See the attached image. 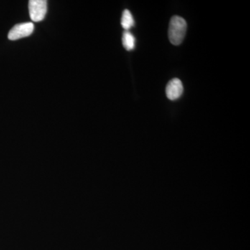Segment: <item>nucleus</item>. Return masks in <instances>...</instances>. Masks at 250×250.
Segmentation results:
<instances>
[{
  "label": "nucleus",
  "mask_w": 250,
  "mask_h": 250,
  "mask_svg": "<svg viewBox=\"0 0 250 250\" xmlns=\"http://www.w3.org/2000/svg\"><path fill=\"white\" fill-rule=\"evenodd\" d=\"M34 30V25L32 22L16 24L9 31L8 38L11 41L19 40L22 38L31 35Z\"/></svg>",
  "instance_id": "nucleus-3"
},
{
  "label": "nucleus",
  "mask_w": 250,
  "mask_h": 250,
  "mask_svg": "<svg viewBox=\"0 0 250 250\" xmlns=\"http://www.w3.org/2000/svg\"><path fill=\"white\" fill-rule=\"evenodd\" d=\"M187 24L185 20L180 16H173L169 24L168 38L171 43L179 45L183 42L187 34Z\"/></svg>",
  "instance_id": "nucleus-1"
},
{
  "label": "nucleus",
  "mask_w": 250,
  "mask_h": 250,
  "mask_svg": "<svg viewBox=\"0 0 250 250\" xmlns=\"http://www.w3.org/2000/svg\"><path fill=\"white\" fill-rule=\"evenodd\" d=\"M29 16L34 22H40L45 18L47 11L45 0H30L29 1Z\"/></svg>",
  "instance_id": "nucleus-2"
},
{
  "label": "nucleus",
  "mask_w": 250,
  "mask_h": 250,
  "mask_svg": "<svg viewBox=\"0 0 250 250\" xmlns=\"http://www.w3.org/2000/svg\"><path fill=\"white\" fill-rule=\"evenodd\" d=\"M135 42L136 39L133 34L129 31H125L123 36V45L127 51L133 50L135 47Z\"/></svg>",
  "instance_id": "nucleus-6"
},
{
  "label": "nucleus",
  "mask_w": 250,
  "mask_h": 250,
  "mask_svg": "<svg viewBox=\"0 0 250 250\" xmlns=\"http://www.w3.org/2000/svg\"><path fill=\"white\" fill-rule=\"evenodd\" d=\"M122 27L124 28L125 31H129L131 27L134 26V20L132 14L129 10L125 9L123 11L121 19Z\"/></svg>",
  "instance_id": "nucleus-5"
},
{
  "label": "nucleus",
  "mask_w": 250,
  "mask_h": 250,
  "mask_svg": "<svg viewBox=\"0 0 250 250\" xmlns=\"http://www.w3.org/2000/svg\"><path fill=\"white\" fill-rule=\"evenodd\" d=\"M183 92V84H182V82L179 79H172L166 85V96H167L169 100H177V99L182 96Z\"/></svg>",
  "instance_id": "nucleus-4"
}]
</instances>
